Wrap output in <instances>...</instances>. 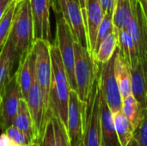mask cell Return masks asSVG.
<instances>
[{
    "instance_id": "6da1fadb",
    "label": "cell",
    "mask_w": 147,
    "mask_h": 146,
    "mask_svg": "<svg viewBox=\"0 0 147 146\" xmlns=\"http://www.w3.org/2000/svg\"><path fill=\"white\" fill-rule=\"evenodd\" d=\"M50 52L52 77L48 97V111L53 116L59 118L66 127L69 96L71 89L58 47L54 43L51 44Z\"/></svg>"
},
{
    "instance_id": "7a4b0ae2",
    "label": "cell",
    "mask_w": 147,
    "mask_h": 146,
    "mask_svg": "<svg viewBox=\"0 0 147 146\" xmlns=\"http://www.w3.org/2000/svg\"><path fill=\"white\" fill-rule=\"evenodd\" d=\"M9 39L14 46L17 61L21 60L33 46L34 32L30 0H22L17 4Z\"/></svg>"
},
{
    "instance_id": "3957f363",
    "label": "cell",
    "mask_w": 147,
    "mask_h": 146,
    "mask_svg": "<svg viewBox=\"0 0 147 146\" xmlns=\"http://www.w3.org/2000/svg\"><path fill=\"white\" fill-rule=\"evenodd\" d=\"M76 92L84 102H86L93 83L98 74V64L88 48L78 42H74Z\"/></svg>"
},
{
    "instance_id": "277c9868",
    "label": "cell",
    "mask_w": 147,
    "mask_h": 146,
    "mask_svg": "<svg viewBox=\"0 0 147 146\" xmlns=\"http://www.w3.org/2000/svg\"><path fill=\"white\" fill-rule=\"evenodd\" d=\"M100 94L99 74H97L84 105V146H101Z\"/></svg>"
},
{
    "instance_id": "5b68a950",
    "label": "cell",
    "mask_w": 147,
    "mask_h": 146,
    "mask_svg": "<svg viewBox=\"0 0 147 146\" xmlns=\"http://www.w3.org/2000/svg\"><path fill=\"white\" fill-rule=\"evenodd\" d=\"M74 37L71 28L60 14H56V37L54 44L57 46L65 71L71 89L76 91L74 75L75 49Z\"/></svg>"
},
{
    "instance_id": "8992f818",
    "label": "cell",
    "mask_w": 147,
    "mask_h": 146,
    "mask_svg": "<svg viewBox=\"0 0 147 146\" xmlns=\"http://www.w3.org/2000/svg\"><path fill=\"white\" fill-rule=\"evenodd\" d=\"M51 44L52 43L43 40H35L33 44L35 54V79L40 89L47 115L50 114V112H48V97L52 77Z\"/></svg>"
},
{
    "instance_id": "52a82bcc",
    "label": "cell",
    "mask_w": 147,
    "mask_h": 146,
    "mask_svg": "<svg viewBox=\"0 0 147 146\" xmlns=\"http://www.w3.org/2000/svg\"><path fill=\"white\" fill-rule=\"evenodd\" d=\"M55 14H60L71 30L76 42L88 48L85 23L83 11L75 0H51Z\"/></svg>"
},
{
    "instance_id": "ba28073f",
    "label": "cell",
    "mask_w": 147,
    "mask_h": 146,
    "mask_svg": "<svg viewBox=\"0 0 147 146\" xmlns=\"http://www.w3.org/2000/svg\"><path fill=\"white\" fill-rule=\"evenodd\" d=\"M97 64L99 69V85L102 96L106 100L113 114L121 111L122 97L119 89L115 71V52L109 60L102 64Z\"/></svg>"
},
{
    "instance_id": "9c48e42d",
    "label": "cell",
    "mask_w": 147,
    "mask_h": 146,
    "mask_svg": "<svg viewBox=\"0 0 147 146\" xmlns=\"http://www.w3.org/2000/svg\"><path fill=\"white\" fill-rule=\"evenodd\" d=\"M22 98L21 89L14 73L0 89V129L3 132L13 125Z\"/></svg>"
},
{
    "instance_id": "30bf717a",
    "label": "cell",
    "mask_w": 147,
    "mask_h": 146,
    "mask_svg": "<svg viewBox=\"0 0 147 146\" xmlns=\"http://www.w3.org/2000/svg\"><path fill=\"white\" fill-rule=\"evenodd\" d=\"M85 102L71 89L68 103L66 130L71 146H84V116Z\"/></svg>"
},
{
    "instance_id": "8fae6325",
    "label": "cell",
    "mask_w": 147,
    "mask_h": 146,
    "mask_svg": "<svg viewBox=\"0 0 147 146\" xmlns=\"http://www.w3.org/2000/svg\"><path fill=\"white\" fill-rule=\"evenodd\" d=\"M34 40H43L52 43L50 25L51 0H30Z\"/></svg>"
},
{
    "instance_id": "7c38bea8",
    "label": "cell",
    "mask_w": 147,
    "mask_h": 146,
    "mask_svg": "<svg viewBox=\"0 0 147 146\" xmlns=\"http://www.w3.org/2000/svg\"><path fill=\"white\" fill-rule=\"evenodd\" d=\"M26 101H27L28 107V109H29V112L33 120L36 142L38 145L40 141L45 125L47 121L48 120L51 115V113L49 115H47V113L44 106L40 89L36 82V79L33 83L30 88V90H29V93Z\"/></svg>"
},
{
    "instance_id": "4fadbf2b",
    "label": "cell",
    "mask_w": 147,
    "mask_h": 146,
    "mask_svg": "<svg viewBox=\"0 0 147 146\" xmlns=\"http://www.w3.org/2000/svg\"><path fill=\"white\" fill-rule=\"evenodd\" d=\"M83 15L88 40V50L94 56L98 28L104 17L103 10L98 0H86L85 10Z\"/></svg>"
},
{
    "instance_id": "5bb4252c",
    "label": "cell",
    "mask_w": 147,
    "mask_h": 146,
    "mask_svg": "<svg viewBox=\"0 0 147 146\" xmlns=\"http://www.w3.org/2000/svg\"><path fill=\"white\" fill-rule=\"evenodd\" d=\"M15 75L21 89L22 96L24 100H27L30 88L35 81V54L34 46L18 61V67Z\"/></svg>"
},
{
    "instance_id": "9a60e30c",
    "label": "cell",
    "mask_w": 147,
    "mask_h": 146,
    "mask_svg": "<svg viewBox=\"0 0 147 146\" xmlns=\"http://www.w3.org/2000/svg\"><path fill=\"white\" fill-rule=\"evenodd\" d=\"M100 115L101 146H121L115 131L114 114L102 93L100 94Z\"/></svg>"
},
{
    "instance_id": "2e32d148",
    "label": "cell",
    "mask_w": 147,
    "mask_h": 146,
    "mask_svg": "<svg viewBox=\"0 0 147 146\" xmlns=\"http://www.w3.org/2000/svg\"><path fill=\"white\" fill-rule=\"evenodd\" d=\"M115 71L122 99L132 95L131 70L119 47H117L115 50Z\"/></svg>"
},
{
    "instance_id": "e0dca14e",
    "label": "cell",
    "mask_w": 147,
    "mask_h": 146,
    "mask_svg": "<svg viewBox=\"0 0 147 146\" xmlns=\"http://www.w3.org/2000/svg\"><path fill=\"white\" fill-rule=\"evenodd\" d=\"M132 75V95L134 96L142 110L147 108V79L141 63L130 69Z\"/></svg>"
},
{
    "instance_id": "ac0fdd59",
    "label": "cell",
    "mask_w": 147,
    "mask_h": 146,
    "mask_svg": "<svg viewBox=\"0 0 147 146\" xmlns=\"http://www.w3.org/2000/svg\"><path fill=\"white\" fill-rule=\"evenodd\" d=\"M16 60L14 46L9 39L0 51V89L14 75L13 68Z\"/></svg>"
},
{
    "instance_id": "d6986e66",
    "label": "cell",
    "mask_w": 147,
    "mask_h": 146,
    "mask_svg": "<svg viewBox=\"0 0 147 146\" xmlns=\"http://www.w3.org/2000/svg\"><path fill=\"white\" fill-rule=\"evenodd\" d=\"M118 32V47L127 60L130 69H134L140 62L137 46L127 30Z\"/></svg>"
},
{
    "instance_id": "ffe728a7",
    "label": "cell",
    "mask_w": 147,
    "mask_h": 146,
    "mask_svg": "<svg viewBox=\"0 0 147 146\" xmlns=\"http://www.w3.org/2000/svg\"><path fill=\"white\" fill-rule=\"evenodd\" d=\"M12 126H16V128L23 132L32 140L34 144H37L33 120L28 107L27 101L23 98H22L20 101L18 110Z\"/></svg>"
},
{
    "instance_id": "44dd1931",
    "label": "cell",
    "mask_w": 147,
    "mask_h": 146,
    "mask_svg": "<svg viewBox=\"0 0 147 146\" xmlns=\"http://www.w3.org/2000/svg\"><path fill=\"white\" fill-rule=\"evenodd\" d=\"M134 0H116L113 12V24L117 31L127 30L134 14Z\"/></svg>"
},
{
    "instance_id": "7402d4cb",
    "label": "cell",
    "mask_w": 147,
    "mask_h": 146,
    "mask_svg": "<svg viewBox=\"0 0 147 146\" xmlns=\"http://www.w3.org/2000/svg\"><path fill=\"white\" fill-rule=\"evenodd\" d=\"M114 121L116 134L121 146H127L134 138L135 128L122 111L114 114Z\"/></svg>"
},
{
    "instance_id": "603a6c76",
    "label": "cell",
    "mask_w": 147,
    "mask_h": 146,
    "mask_svg": "<svg viewBox=\"0 0 147 146\" xmlns=\"http://www.w3.org/2000/svg\"><path fill=\"white\" fill-rule=\"evenodd\" d=\"M118 47V32L115 28L100 44L94 54V59L97 63H105L114 55Z\"/></svg>"
},
{
    "instance_id": "cb8c5ba5",
    "label": "cell",
    "mask_w": 147,
    "mask_h": 146,
    "mask_svg": "<svg viewBox=\"0 0 147 146\" xmlns=\"http://www.w3.org/2000/svg\"><path fill=\"white\" fill-rule=\"evenodd\" d=\"M121 111L136 129L142 120L144 110L141 109L140 106L133 95H130L122 99Z\"/></svg>"
},
{
    "instance_id": "d4e9b609",
    "label": "cell",
    "mask_w": 147,
    "mask_h": 146,
    "mask_svg": "<svg viewBox=\"0 0 147 146\" xmlns=\"http://www.w3.org/2000/svg\"><path fill=\"white\" fill-rule=\"evenodd\" d=\"M16 6H17V3L14 1L9 6V8L8 9V10L6 11L2 20L0 21V51L9 39L12 20H13V16L16 11Z\"/></svg>"
},
{
    "instance_id": "484cf974",
    "label": "cell",
    "mask_w": 147,
    "mask_h": 146,
    "mask_svg": "<svg viewBox=\"0 0 147 146\" xmlns=\"http://www.w3.org/2000/svg\"><path fill=\"white\" fill-rule=\"evenodd\" d=\"M115 29L113 24V13H107L104 15V17L102 21V23L98 28L97 36H96V48L95 52L102 43V41ZM95 54V52H94ZM94 57V56H93Z\"/></svg>"
},
{
    "instance_id": "4316f807",
    "label": "cell",
    "mask_w": 147,
    "mask_h": 146,
    "mask_svg": "<svg viewBox=\"0 0 147 146\" xmlns=\"http://www.w3.org/2000/svg\"><path fill=\"white\" fill-rule=\"evenodd\" d=\"M52 120L54 128V135L56 146H71L67 130L63 122L57 117L52 115Z\"/></svg>"
},
{
    "instance_id": "83f0119b",
    "label": "cell",
    "mask_w": 147,
    "mask_h": 146,
    "mask_svg": "<svg viewBox=\"0 0 147 146\" xmlns=\"http://www.w3.org/2000/svg\"><path fill=\"white\" fill-rule=\"evenodd\" d=\"M7 136L16 145L20 146H31L34 145L32 140L21 130L16 128L14 126H9L7 130L4 132Z\"/></svg>"
},
{
    "instance_id": "f1b7e54d",
    "label": "cell",
    "mask_w": 147,
    "mask_h": 146,
    "mask_svg": "<svg viewBox=\"0 0 147 146\" xmlns=\"http://www.w3.org/2000/svg\"><path fill=\"white\" fill-rule=\"evenodd\" d=\"M39 146H56L55 141V135H54V128L53 123L52 120V114L50 115L48 120L47 121L44 131L40 139V143L38 144Z\"/></svg>"
},
{
    "instance_id": "f546056e",
    "label": "cell",
    "mask_w": 147,
    "mask_h": 146,
    "mask_svg": "<svg viewBox=\"0 0 147 146\" xmlns=\"http://www.w3.org/2000/svg\"><path fill=\"white\" fill-rule=\"evenodd\" d=\"M134 138L139 146H147V108L144 110L142 120L135 129Z\"/></svg>"
},
{
    "instance_id": "4dcf8cb0",
    "label": "cell",
    "mask_w": 147,
    "mask_h": 146,
    "mask_svg": "<svg viewBox=\"0 0 147 146\" xmlns=\"http://www.w3.org/2000/svg\"><path fill=\"white\" fill-rule=\"evenodd\" d=\"M104 15L107 13H113L116 0H98Z\"/></svg>"
},
{
    "instance_id": "1f68e13d",
    "label": "cell",
    "mask_w": 147,
    "mask_h": 146,
    "mask_svg": "<svg viewBox=\"0 0 147 146\" xmlns=\"http://www.w3.org/2000/svg\"><path fill=\"white\" fill-rule=\"evenodd\" d=\"M13 2L14 0H0V21Z\"/></svg>"
},
{
    "instance_id": "d6a6232c",
    "label": "cell",
    "mask_w": 147,
    "mask_h": 146,
    "mask_svg": "<svg viewBox=\"0 0 147 146\" xmlns=\"http://www.w3.org/2000/svg\"><path fill=\"white\" fill-rule=\"evenodd\" d=\"M0 146H20L14 143L8 136L7 134L3 132V133L0 134Z\"/></svg>"
},
{
    "instance_id": "836d02e7",
    "label": "cell",
    "mask_w": 147,
    "mask_h": 146,
    "mask_svg": "<svg viewBox=\"0 0 147 146\" xmlns=\"http://www.w3.org/2000/svg\"><path fill=\"white\" fill-rule=\"evenodd\" d=\"M138 1L140 4L142 13H143V15H144V18H145V21H146L147 26V1L146 0H138Z\"/></svg>"
},
{
    "instance_id": "e575fe53",
    "label": "cell",
    "mask_w": 147,
    "mask_h": 146,
    "mask_svg": "<svg viewBox=\"0 0 147 146\" xmlns=\"http://www.w3.org/2000/svg\"><path fill=\"white\" fill-rule=\"evenodd\" d=\"M78 4H79V6H80V8H81V9H82V11H83V13L84 12V10H85V5H86V0H75Z\"/></svg>"
},
{
    "instance_id": "d590c367",
    "label": "cell",
    "mask_w": 147,
    "mask_h": 146,
    "mask_svg": "<svg viewBox=\"0 0 147 146\" xmlns=\"http://www.w3.org/2000/svg\"><path fill=\"white\" fill-rule=\"evenodd\" d=\"M127 146H139V145H138L136 139H135L134 138H133V139H131V141L127 144Z\"/></svg>"
},
{
    "instance_id": "8d00e7d4",
    "label": "cell",
    "mask_w": 147,
    "mask_h": 146,
    "mask_svg": "<svg viewBox=\"0 0 147 146\" xmlns=\"http://www.w3.org/2000/svg\"><path fill=\"white\" fill-rule=\"evenodd\" d=\"M14 1H15V2H16V3L17 4H18V3H21V2H22V0H14Z\"/></svg>"
},
{
    "instance_id": "74e56055",
    "label": "cell",
    "mask_w": 147,
    "mask_h": 146,
    "mask_svg": "<svg viewBox=\"0 0 147 146\" xmlns=\"http://www.w3.org/2000/svg\"><path fill=\"white\" fill-rule=\"evenodd\" d=\"M31 146H39V145H38L37 144H34V145H31Z\"/></svg>"
},
{
    "instance_id": "f35d334b",
    "label": "cell",
    "mask_w": 147,
    "mask_h": 146,
    "mask_svg": "<svg viewBox=\"0 0 147 146\" xmlns=\"http://www.w3.org/2000/svg\"><path fill=\"white\" fill-rule=\"evenodd\" d=\"M146 1H147V0H146Z\"/></svg>"
}]
</instances>
